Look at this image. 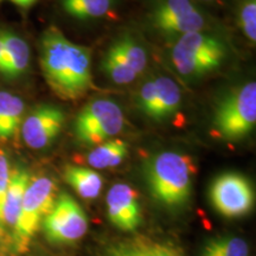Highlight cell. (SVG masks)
<instances>
[{
	"label": "cell",
	"instance_id": "cell-1",
	"mask_svg": "<svg viewBox=\"0 0 256 256\" xmlns=\"http://www.w3.org/2000/svg\"><path fill=\"white\" fill-rule=\"evenodd\" d=\"M40 46V68L51 90L64 100L87 94L92 87L90 50L72 43L54 25L43 32Z\"/></svg>",
	"mask_w": 256,
	"mask_h": 256
},
{
	"label": "cell",
	"instance_id": "cell-2",
	"mask_svg": "<svg viewBox=\"0 0 256 256\" xmlns=\"http://www.w3.org/2000/svg\"><path fill=\"white\" fill-rule=\"evenodd\" d=\"M194 166L188 156L162 152L146 165V180L152 196L168 206H183L191 194Z\"/></svg>",
	"mask_w": 256,
	"mask_h": 256
},
{
	"label": "cell",
	"instance_id": "cell-3",
	"mask_svg": "<svg viewBox=\"0 0 256 256\" xmlns=\"http://www.w3.org/2000/svg\"><path fill=\"white\" fill-rule=\"evenodd\" d=\"M212 124L224 140L247 136L256 124V83L249 82L226 96L217 106Z\"/></svg>",
	"mask_w": 256,
	"mask_h": 256
},
{
	"label": "cell",
	"instance_id": "cell-4",
	"mask_svg": "<svg viewBox=\"0 0 256 256\" xmlns=\"http://www.w3.org/2000/svg\"><path fill=\"white\" fill-rule=\"evenodd\" d=\"M224 57L223 42L202 31L182 34L171 54L174 66L183 76L203 75L215 70Z\"/></svg>",
	"mask_w": 256,
	"mask_h": 256
},
{
	"label": "cell",
	"instance_id": "cell-5",
	"mask_svg": "<svg viewBox=\"0 0 256 256\" xmlns=\"http://www.w3.org/2000/svg\"><path fill=\"white\" fill-rule=\"evenodd\" d=\"M56 198V184L52 179H30L14 229V244L19 252L26 250L44 217L52 209Z\"/></svg>",
	"mask_w": 256,
	"mask_h": 256
},
{
	"label": "cell",
	"instance_id": "cell-6",
	"mask_svg": "<svg viewBox=\"0 0 256 256\" xmlns=\"http://www.w3.org/2000/svg\"><path fill=\"white\" fill-rule=\"evenodd\" d=\"M124 127L119 104L108 98H98L86 104L75 120V136L87 145H100L118 136Z\"/></svg>",
	"mask_w": 256,
	"mask_h": 256
},
{
	"label": "cell",
	"instance_id": "cell-7",
	"mask_svg": "<svg viewBox=\"0 0 256 256\" xmlns=\"http://www.w3.org/2000/svg\"><path fill=\"white\" fill-rule=\"evenodd\" d=\"M42 223L46 238L58 244L78 241L88 230L87 215L68 194H60L56 198L52 209Z\"/></svg>",
	"mask_w": 256,
	"mask_h": 256
},
{
	"label": "cell",
	"instance_id": "cell-8",
	"mask_svg": "<svg viewBox=\"0 0 256 256\" xmlns=\"http://www.w3.org/2000/svg\"><path fill=\"white\" fill-rule=\"evenodd\" d=\"M210 198L220 215L229 218L246 215L254 206V191L250 183L235 172L223 174L214 180Z\"/></svg>",
	"mask_w": 256,
	"mask_h": 256
},
{
	"label": "cell",
	"instance_id": "cell-9",
	"mask_svg": "<svg viewBox=\"0 0 256 256\" xmlns=\"http://www.w3.org/2000/svg\"><path fill=\"white\" fill-rule=\"evenodd\" d=\"M66 115L60 107L40 104L32 110L22 122L24 142L32 150L46 148L62 130Z\"/></svg>",
	"mask_w": 256,
	"mask_h": 256
},
{
	"label": "cell",
	"instance_id": "cell-10",
	"mask_svg": "<svg viewBox=\"0 0 256 256\" xmlns=\"http://www.w3.org/2000/svg\"><path fill=\"white\" fill-rule=\"evenodd\" d=\"M108 218L116 228L124 232H133L142 222V208L138 192L128 184H114L108 191Z\"/></svg>",
	"mask_w": 256,
	"mask_h": 256
},
{
	"label": "cell",
	"instance_id": "cell-11",
	"mask_svg": "<svg viewBox=\"0 0 256 256\" xmlns=\"http://www.w3.org/2000/svg\"><path fill=\"white\" fill-rule=\"evenodd\" d=\"M98 256H184V254L168 242L136 236L110 243Z\"/></svg>",
	"mask_w": 256,
	"mask_h": 256
},
{
	"label": "cell",
	"instance_id": "cell-12",
	"mask_svg": "<svg viewBox=\"0 0 256 256\" xmlns=\"http://www.w3.org/2000/svg\"><path fill=\"white\" fill-rule=\"evenodd\" d=\"M30 174L23 168L11 170L8 191H6L4 204L2 210V226L14 229L19 211H20L23 198L26 188L30 183Z\"/></svg>",
	"mask_w": 256,
	"mask_h": 256
},
{
	"label": "cell",
	"instance_id": "cell-13",
	"mask_svg": "<svg viewBox=\"0 0 256 256\" xmlns=\"http://www.w3.org/2000/svg\"><path fill=\"white\" fill-rule=\"evenodd\" d=\"M5 51L4 75L8 78L23 76L30 64V49L28 43L14 31L2 30Z\"/></svg>",
	"mask_w": 256,
	"mask_h": 256
},
{
	"label": "cell",
	"instance_id": "cell-14",
	"mask_svg": "<svg viewBox=\"0 0 256 256\" xmlns=\"http://www.w3.org/2000/svg\"><path fill=\"white\" fill-rule=\"evenodd\" d=\"M25 112L24 101L8 92H0V140L12 139L20 130Z\"/></svg>",
	"mask_w": 256,
	"mask_h": 256
},
{
	"label": "cell",
	"instance_id": "cell-15",
	"mask_svg": "<svg viewBox=\"0 0 256 256\" xmlns=\"http://www.w3.org/2000/svg\"><path fill=\"white\" fill-rule=\"evenodd\" d=\"M64 179L82 198L94 200L104 186L102 177L94 170L69 165L64 170Z\"/></svg>",
	"mask_w": 256,
	"mask_h": 256
},
{
	"label": "cell",
	"instance_id": "cell-16",
	"mask_svg": "<svg viewBox=\"0 0 256 256\" xmlns=\"http://www.w3.org/2000/svg\"><path fill=\"white\" fill-rule=\"evenodd\" d=\"M156 84V106L152 119L156 121L166 120L176 114L182 102L180 89L170 78H154Z\"/></svg>",
	"mask_w": 256,
	"mask_h": 256
},
{
	"label": "cell",
	"instance_id": "cell-17",
	"mask_svg": "<svg viewBox=\"0 0 256 256\" xmlns=\"http://www.w3.org/2000/svg\"><path fill=\"white\" fill-rule=\"evenodd\" d=\"M127 144L119 139H112L95 147L87 156L88 164L94 168H110L120 165L127 156Z\"/></svg>",
	"mask_w": 256,
	"mask_h": 256
},
{
	"label": "cell",
	"instance_id": "cell-18",
	"mask_svg": "<svg viewBox=\"0 0 256 256\" xmlns=\"http://www.w3.org/2000/svg\"><path fill=\"white\" fill-rule=\"evenodd\" d=\"M196 8L192 0H156L151 14L152 23L156 28H159L160 25L188 14Z\"/></svg>",
	"mask_w": 256,
	"mask_h": 256
},
{
	"label": "cell",
	"instance_id": "cell-19",
	"mask_svg": "<svg viewBox=\"0 0 256 256\" xmlns=\"http://www.w3.org/2000/svg\"><path fill=\"white\" fill-rule=\"evenodd\" d=\"M64 11L78 19L104 17L113 8L114 0H60Z\"/></svg>",
	"mask_w": 256,
	"mask_h": 256
},
{
	"label": "cell",
	"instance_id": "cell-20",
	"mask_svg": "<svg viewBox=\"0 0 256 256\" xmlns=\"http://www.w3.org/2000/svg\"><path fill=\"white\" fill-rule=\"evenodd\" d=\"M101 69L116 84H128L134 81L138 76L130 68V66L120 55L114 44H112V46L106 52L104 60H102Z\"/></svg>",
	"mask_w": 256,
	"mask_h": 256
},
{
	"label": "cell",
	"instance_id": "cell-21",
	"mask_svg": "<svg viewBox=\"0 0 256 256\" xmlns=\"http://www.w3.org/2000/svg\"><path fill=\"white\" fill-rule=\"evenodd\" d=\"M113 44L120 52V55L124 57V60H126V63L130 66V68L136 75H139L140 72L145 70L147 64L146 51L133 37L126 34V36L119 38Z\"/></svg>",
	"mask_w": 256,
	"mask_h": 256
},
{
	"label": "cell",
	"instance_id": "cell-22",
	"mask_svg": "<svg viewBox=\"0 0 256 256\" xmlns=\"http://www.w3.org/2000/svg\"><path fill=\"white\" fill-rule=\"evenodd\" d=\"M200 256H249V247L244 240L236 236L218 238L208 243Z\"/></svg>",
	"mask_w": 256,
	"mask_h": 256
},
{
	"label": "cell",
	"instance_id": "cell-23",
	"mask_svg": "<svg viewBox=\"0 0 256 256\" xmlns=\"http://www.w3.org/2000/svg\"><path fill=\"white\" fill-rule=\"evenodd\" d=\"M240 26L248 40H256V0H244L238 12Z\"/></svg>",
	"mask_w": 256,
	"mask_h": 256
},
{
	"label": "cell",
	"instance_id": "cell-24",
	"mask_svg": "<svg viewBox=\"0 0 256 256\" xmlns=\"http://www.w3.org/2000/svg\"><path fill=\"white\" fill-rule=\"evenodd\" d=\"M156 106V84L154 80L146 82L142 86L138 96V107L146 116H153Z\"/></svg>",
	"mask_w": 256,
	"mask_h": 256
},
{
	"label": "cell",
	"instance_id": "cell-25",
	"mask_svg": "<svg viewBox=\"0 0 256 256\" xmlns=\"http://www.w3.org/2000/svg\"><path fill=\"white\" fill-rule=\"evenodd\" d=\"M10 174H11V168H10L8 156L4 152L0 151V226H2V204H4L5 194L6 191H8Z\"/></svg>",
	"mask_w": 256,
	"mask_h": 256
},
{
	"label": "cell",
	"instance_id": "cell-26",
	"mask_svg": "<svg viewBox=\"0 0 256 256\" xmlns=\"http://www.w3.org/2000/svg\"><path fill=\"white\" fill-rule=\"evenodd\" d=\"M4 70H5L4 36H2V28H0V75H4Z\"/></svg>",
	"mask_w": 256,
	"mask_h": 256
},
{
	"label": "cell",
	"instance_id": "cell-27",
	"mask_svg": "<svg viewBox=\"0 0 256 256\" xmlns=\"http://www.w3.org/2000/svg\"><path fill=\"white\" fill-rule=\"evenodd\" d=\"M11 2H14V5H17L18 8H28L30 6H32L37 0H10Z\"/></svg>",
	"mask_w": 256,
	"mask_h": 256
},
{
	"label": "cell",
	"instance_id": "cell-28",
	"mask_svg": "<svg viewBox=\"0 0 256 256\" xmlns=\"http://www.w3.org/2000/svg\"><path fill=\"white\" fill-rule=\"evenodd\" d=\"M194 2V0H192ZM200 2H211V0H200Z\"/></svg>",
	"mask_w": 256,
	"mask_h": 256
},
{
	"label": "cell",
	"instance_id": "cell-29",
	"mask_svg": "<svg viewBox=\"0 0 256 256\" xmlns=\"http://www.w3.org/2000/svg\"><path fill=\"white\" fill-rule=\"evenodd\" d=\"M2 2V0H0V2Z\"/></svg>",
	"mask_w": 256,
	"mask_h": 256
}]
</instances>
